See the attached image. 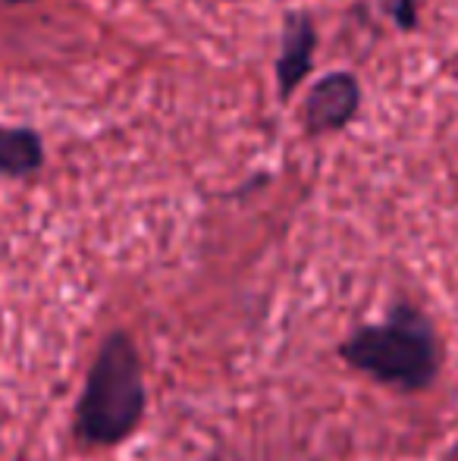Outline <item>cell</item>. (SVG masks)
<instances>
[{
  "label": "cell",
  "mask_w": 458,
  "mask_h": 461,
  "mask_svg": "<svg viewBox=\"0 0 458 461\" xmlns=\"http://www.w3.org/2000/svg\"><path fill=\"white\" fill-rule=\"evenodd\" d=\"M314 48H318V29L308 13H289L283 25L280 57H276V86L286 101L301 82L308 79L314 67Z\"/></svg>",
  "instance_id": "cell-4"
},
{
  "label": "cell",
  "mask_w": 458,
  "mask_h": 461,
  "mask_svg": "<svg viewBox=\"0 0 458 461\" xmlns=\"http://www.w3.org/2000/svg\"><path fill=\"white\" fill-rule=\"evenodd\" d=\"M44 167V141L29 126H0V176L22 179Z\"/></svg>",
  "instance_id": "cell-5"
},
{
  "label": "cell",
  "mask_w": 458,
  "mask_h": 461,
  "mask_svg": "<svg viewBox=\"0 0 458 461\" xmlns=\"http://www.w3.org/2000/svg\"><path fill=\"white\" fill-rule=\"evenodd\" d=\"M145 408L148 386L141 355L126 330H113L88 367L76 405V437L98 449L120 446L139 430Z\"/></svg>",
  "instance_id": "cell-2"
},
{
  "label": "cell",
  "mask_w": 458,
  "mask_h": 461,
  "mask_svg": "<svg viewBox=\"0 0 458 461\" xmlns=\"http://www.w3.org/2000/svg\"><path fill=\"white\" fill-rule=\"evenodd\" d=\"M390 16L402 32L418 29V0H390Z\"/></svg>",
  "instance_id": "cell-6"
},
{
  "label": "cell",
  "mask_w": 458,
  "mask_h": 461,
  "mask_svg": "<svg viewBox=\"0 0 458 461\" xmlns=\"http://www.w3.org/2000/svg\"><path fill=\"white\" fill-rule=\"evenodd\" d=\"M361 110V82L355 73L337 69L314 82L305 97V126L311 135L339 132L358 116Z\"/></svg>",
  "instance_id": "cell-3"
},
{
  "label": "cell",
  "mask_w": 458,
  "mask_h": 461,
  "mask_svg": "<svg viewBox=\"0 0 458 461\" xmlns=\"http://www.w3.org/2000/svg\"><path fill=\"white\" fill-rule=\"evenodd\" d=\"M339 358L380 386L424 393L440 374V339L430 317L396 302L383 323H367L339 342Z\"/></svg>",
  "instance_id": "cell-1"
}]
</instances>
